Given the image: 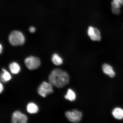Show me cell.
<instances>
[{
  "label": "cell",
  "mask_w": 123,
  "mask_h": 123,
  "mask_svg": "<svg viewBox=\"0 0 123 123\" xmlns=\"http://www.w3.org/2000/svg\"><path fill=\"white\" fill-rule=\"evenodd\" d=\"M49 79V83L52 85L58 88H62L69 83L70 77L65 71L56 69L52 71Z\"/></svg>",
  "instance_id": "obj_1"
},
{
  "label": "cell",
  "mask_w": 123,
  "mask_h": 123,
  "mask_svg": "<svg viewBox=\"0 0 123 123\" xmlns=\"http://www.w3.org/2000/svg\"><path fill=\"white\" fill-rule=\"evenodd\" d=\"M9 40L11 44L13 46L22 45L25 42V38L23 34L18 31L12 32L9 35Z\"/></svg>",
  "instance_id": "obj_2"
},
{
  "label": "cell",
  "mask_w": 123,
  "mask_h": 123,
  "mask_svg": "<svg viewBox=\"0 0 123 123\" xmlns=\"http://www.w3.org/2000/svg\"><path fill=\"white\" fill-rule=\"evenodd\" d=\"M25 63L27 68L31 70L38 68L41 64L39 58L33 56H30L26 58L25 60Z\"/></svg>",
  "instance_id": "obj_3"
},
{
  "label": "cell",
  "mask_w": 123,
  "mask_h": 123,
  "mask_svg": "<svg viewBox=\"0 0 123 123\" xmlns=\"http://www.w3.org/2000/svg\"><path fill=\"white\" fill-rule=\"evenodd\" d=\"M53 90L52 85L50 83L44 81L40 85L38 89V94L43 97H45L47 95L53 93Z\"/></svg>",
  "instance_id": "obj_4"
},
{
  "label": "cell",
  "mask_w": 123,
  "mask_h": 123,
  "mask_svg": "<svg viewBox=\"0 0 123 123\" xmlns=\"http://www.w3.org/2000/svg\"><path fill=\"white\" fill-rule=\"evenodd\" d=\"M65 115L69 121L74 123L80 122L82 117V113L76 110H74L72 111L66 112Z\"/></svg>",
  "instance_id": "obj_5"
},
{
  "label": "cell",
  "mask_w": 123,
  "mask_h": 123,
  "mask_svg": "<svg viewBox=\"0 0 123 123\" xmlns=\"http://www.w3.org/2000/svg\"><path fill=\"white\" fill-rule=\"evenodd\" d=\"M87 34L91 39L93 41H100L101 40L100 32L98 29L90 26L87 30Z\"/></svg>",
  "instance_id": "obj_6"
},
{
  "label": "cell",
  "mask_w": 123,
  "mask_h": 123,
  "mask_svg": "<svg viewBox=\"0 0 123 123\" xmlns=\"http://www.w3.org/2000/svg\"><path fill=\"white\" fill-rule=\"evenodd\" d=\"M27 117L20 111H15L12 115V122L13 123H26L27 122Z\"/></svg>",
  "instance_id": "obj_7"
},
{
  "label": "cell",
  "mask_w": 123,
  "mask_h": 123,
  "mask_svg": "<svg viewBox=\"0 0 123 123\" xmlns=\"http://www.w3.org/2000/svg\"><path fill=\"white\" fill-rule=\"evenodd\" d=\"M102 67L103 72L105 74L108 75L111 78L114 77L115 73L111 66L105 63L103 64Z\"/></svg>",
  "instance_id": "obj_8"
},
{
  "label": "cell",
  "mask_w": 123,
  "mask_h": 123,
  "mask_svg": "<svg viewBox=\"0 0 123 123\" xmlns=\"http://www.w3.org/2000/svg\"><path fill=\"white\" fill-rule=\"evenodd\" d=\"M112 114L116 119L120 120L123 119V110L120 108L117 107L114 109Z\"/></svg>",
  "instance_id": "obj_9"
},
{
  "label": "cell",
  "mask_w": 123,
  "mask_h": 123,
  "mask_svg": "<svg viewBox=\"0 0 123 123\" xmlns=\"http://www.w3.org/2000/svg\"><path fill=\"white\" fill-rule=\"evenodd\" d=\"M11 72L13 74L19 73L21 68L19 64L16 62H13L10 64L9 66Z\"/></svg>",
  "instance_id": "obj_10"
},
{
  "label": "cell",
  "mask_w": 123,
  "mask_h": 123,
  "mask_svg": "<svg viewBox=\"0 0 123 123\" xmlns=\"http://www.w3.org/2000/svg\"><path fill=\"white\" fill-rule=\"evenodd\" d=\"M2 72L1 74L0 80L1 82H6L10 80L11 79V76L10 74L5 69H2Z\"/></svg>",
  "instance_id": "obj_11"
},
{
  "label": "cell",
  "mask_w": 123,
  "mask_h": 123,
  "mask_svg": "<svg viewBox=\"0 0 123 123\" xmlns=\"http://www.w3.org/2000/svg\"><path fill=\"white\" fill-rule=\"evenodd\" d=\"M27 108V112L31 114L37 113L38 110L37 106L33 103H30L28 104Z\"/></svg>",
  "instance_id": "obj_12"
},
{
  "label": "cell",
  "mask_w": 123,
  "mask_h": 123,
  "mask_svg": "<svg viewBox=\"0 0 123 123\" xmlns=\"http://www.w3.org/2000/svg\"><path fill=\"white\" fill-rule=\"evenodd\" d=\"M52 61L54 64L57 66L61 65L63 62L62 58L57 53L53 54L52 56Z\"/></svg>",
  "instance_id": "obj_13"
},
{
  "label": "cell",
  "mask_w": 123,
  "mask_h": 123,
  "mask_svg": "<svg viewBox=\"0 0 123 123\" xmlns=\"http://www.w3.org/2000/svg\"><path fill=\"white\" fill-rule=\"evenodd\" d=\"M65 98L70 101H74L76 99V95L73 91L69 89L68 91L67 94L65 96Z\"/></svg>",
  "instance_id": "obj_14"
},
{
  "label": "cell",
  "mask_w": 123,
  "mask_h": 123,
  "mask_svg": "<svg viewBox=\"0 0 123 123\" xmlns=\"http://www.w3.org/2000/svg\"><path fill=\"white\" fill-rule=\"evenodd\" d=\"M112 7L119 8L121 7V4L118 0H113L111 2Z\"/></svg>",
  "instance_id": "obj_15"
},
{
  "label": "cell",
  "mask_w": 123,
  "mask_h": 123,
  "mask_svg": "<svg viewBox=\"0 0 123 123\" xmlns=\"http://www.w3.org/2000/svg\"><path fill=\"white\" fill-rule=\"evenodd\" d=\"M111 11L113 13L116 15H119L120 13V10L119 8L112 7L111 8Z\"/></svg>",
  "instance_id": "obj_16"
},
{
  "label": "cell",
  "mask_w": 123,
  "mask_h": 123,
  "mask_svg": "<svg viewBox=\"0 0 123 123\" xmlns=\"http://www.w3.org/2000/svg\"><path fill=\"white\" fill-rule=\"evenodd\" d=\"M29 31L31 33H34L35 31V29L33 27H30L29 28Z\"/></svg>",
  "instance_id": "obj_17"
},
{
  "label": "cell",
  "mask_w": 123,
  "mask_h": 123,
  "mask_svg": "<svg viewBox=\"0 0 123 123\" xmlns=\"http://www.w3.org/2000/svg\"><path fill=\"white\" fill-rule=\"evenodd\" d=\"M0 93H1L3 92V90L4 88L2 84H1V83H0Z\"/></svg>",
  "instance_id": "obj_18"
},
{
  "label": "cell",
  "mask_w": 123,
  "mask_h": 123,
  "mask_svg": "<svg viewBox=\"0 0 123 123\" xmlns=\"http://www.w3.org/2000/svg\"><path fill=\"white\" fill-rule=\"evenodd\" d=\"M118 1L120 3L121 5L123 6V0H118Z\"/></svg>",
  "instance_id": "obj_19"
},
{
  "label": "cell",
  "mask_w": 123,
  "mask_h": 123,
  "mask_svg": "<svg viewBox=\"0 0 123 123\" xmlns=\"http://www.w3.org/2000/svg\"><path fill=\"white\" fill-rule=\"evenodd\" d=\"M0 53L1 54V53H2V50H3V47L2 46V45H1V44H0Z\"/></svg>",
  "instance_id": "obj_20"
}]
</instances>
